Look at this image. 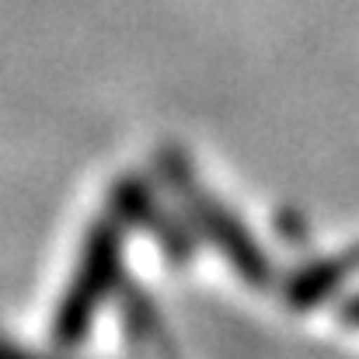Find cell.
Wrapping results in <instances>:
<instances>
[{"label": "cell", "mask_w": 359, "mask_h": 359, "mask_svg": "<svg viewBox=\"0 0 359 359\" xmlns=\"http://www.w3.org/2000/svg\"><path fill=\"white\" fill-rule=\"evenodd\" d=\"M154 168H157L161 185L175 196V203H178L182 217L189 220V227L196 231V238L213 244L231 262V269L238 272L244 283L269 286L272 283V262H269V255L262 251V244L255 241V234L248 231V224L241 220L238 213L224 199H217L196 178L192 161L178 147H161Z\"/></svg>", "instance_id": "cell-1"}, {"label": "cell", "mask_w": 359, "mask_h": 359, "mask_svg": "<svg viewBox=\"0 0 359 359\" xmlns=\"http://www.w3.org/2000/svg\"><path fill=\"white\" fill-rule=\"evenodd\" d=\"M122 224L116 213L91 224L84 234L77 269L63 290V300L53 318V342L60 349H74L88 339L102 304L119 290L122 283Z\"/></svg>", "instance_id": "cell-2"}, {"label": "cell", "mask_w": 359, "mask_h": 359, "mask_svg": "<svg viewBox=\"0 0 359 359\" xmlns=\"http://www.w3.org/2000/svg\"><path fill=\"white\" fill-rule=\"evenodd\" d=\"M109 206H112L109 213H116L126 227H136L154 241L168 262L185 265L196 255V231L189 227L185 217L178 220L175 213L164 210L161 196L154 192V185L147 178H133V175L119 178L109 196Z\"/></svg>", "instance_id": "cell-3"}, {"label": "cell", "mask_w": 359, "mask_h": 359, "mask_svg": "<svg viewBox=\"0 0 359 359\" xmlns=\"http://www.w3.org/2000/svg\"><path fill=\"white\" fill-rule=\"evenodd\" d=\"M359 272V244L346 248L332 258H318L304 269H297L286 283V304L293 311H311L318 304H325L332 293H339L353 276Z\"/></svg>", "instance_id": "cell-4"}, {"label": "cell", "mask_w": 359, "mask_h": 359, "mask_svg": "<svg viewBox=\"0 0 359 359\" xmlns=\"http://www.w3.org/2000/svg\"><path fill=\"white\" fill-rule=\"evenodd\" d=\"M339 318H342L349 328H359V293L356 297H349V300L339 307Z\"/></svg>", "instance_id": "cell-5"}, {"label": "cell", "mask_w": 359, "mask_h": 359, "mask_svg": "<svg viewBox=\"0 0 359 359\" xmlns=\"http://www.w3.org/2000/svg\"><path fill=\"white\" fill-rule=\"evenodd\" d=\"M0 359H42V356H35L28 349H18V346H11V342L0 339Z\"/></svg>", "instance_id": "cell-6"}]
</instances>
